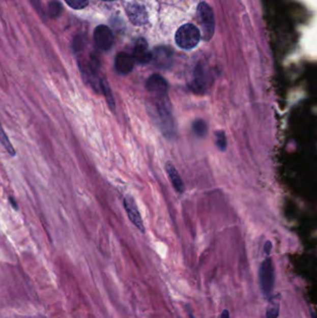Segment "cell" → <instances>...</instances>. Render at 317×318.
Masks as SVG:
<instances>
[{
  "label": "cell",
  "instance_id": "30bf717a",
  "mask_svg": "<svg viewBox=\"0 0 317 318\" xmlns=\"http://www.w3.org/2000/svg\"><path fill=\"white\" fill-rule=\"evenodd\" d=\"M132 57H133L134 61H137L139 64H141V65L148 64L152 60V53H151L147 42L145 39L140 38L136 42Z\"/></svg>",
  "mask_w": 317,
  "mask_h": 318
},
{
  "label": "cell",
  "instance_id": "3957f363",
  "mask_svg": "<svg viewBox=\"0 0 317 318\" xmlns=\"http://www.w3.org/2000/svg\"><path fill=\"white\" fill-rule=\"evenodd\" d=\"M199 40L200 31L197 27L191 23L180 27L175 36L176 43L180 48L183 49H194L199 43Z\"/></svg>",
  "mask_w": 317,
  "mask_h": 318
},
{
  "label": "cell",
  "instance_id": "277c9868",
  "mask_svg": "<svg viewBox=\"0 0 317 318\" xmlns=\"http://www.w3.org/2000/svg\"><path fill=\"white\" fill-rule=\"evenodd\" d=\"M197 13H198L199 22L202 28L204 39L210 40L214 34V28H215L214 15H213L212 10L210 9V6L203 2L198 6Z\"/></svg>",
  "mask_w": 317,
  "mask_h": 318
},
{
  "label": "cell",
  "instance_id": "9a60e30c",
  "mask_svg": "<svg viewBox=\"0 0 317 318\" xmlns=\"http://www.w3.org/2000/svg\"><path fill=\"white\" fill-rule=\"evenodd\" d=\"M0 143L4 146V148L11 155V157H15L16 156V152L14 150L13 146H12L11 141L9 140L8 136L6 135L5 131L3 130L1 124H0Z\"/></svg>",
  "mask_w": 317,
  "mask_h": 318
},
{
  "label": "cell",
  "instance_id": "7a4b0ae2",
  "mask_svg": "<svg viewBox=\"0 0 317 318\" xmlns=\"http://www.w3.org/2000/svg\"><path fill=\"white\" fill-rule=\"evenodd\" d=\"M157 99L158 100L156 103V111L158 114L162 131L167 138H172L175 135V122L172 115L168 96H164Z\"/></svg>",
  "mask_w": 317,
  "mask_h": 318
},
{
  "label": "cell",
  "instance_id": "8fae6325",
  "mask_svg": "<svg viewBox=\"0 0 317 318\" xmlns=\"http://www.w3.org/2000/svg\"><path fill=\"white\" fill-rule=\"evenodd\" d=\"M166 170H167V174H168L169 180L171 181L173 187L175 188L178 193H180V194L183 193L184 190H185V187H184L183 180H182L180 174L178 172L176 167H174V165L170 162H167Z\"/></svg>",
  "mask_w": 317,
  "mask_h": 318
},
{
  "label": "cell",
  "instance_id": "9c48e42d",
  "mask_svg": "<svg viewBox=\"0 0 317 318\" xmlns=\"http://www.w3.org/2000/svg\"><path fill=\"white\" fill-rule=\"evenodd\" d=\"M127 13L129 20L136 25H142L147 22V12L146 8L138 4L132 3L127 8Z\"/></svg>",
  "mask_w": 317,
  "mask_h": 318
},
{
  "label": "cell",
  "instance_id": "2e32d148",
  "mask_svg": "<svg viewBox=\"0 0 317 318\" xmlns=\"http://www.w3.org/2000/svg\"><path fill=\"white\" fill-rule=\"evenodd\" d=\"M193 130L197 137L203 138L208 133V125L203 119H196L193 124Z\"/></svg>",
  "mask_w": 317,
  "mask_h": 318
},
{
  "label": "cell",
  "instance_id": "e0dca14e",
  "mask_svg": "<svg viewBox=\"0 0 317 318\" xmlns=\"http://www.w3.org/2000/svg\"><path fill=\"white\" fill-rule=\"evenodd\" d=\"M216 144L220 151H225L227 148V138L225 133L222 130H219L215 133Z\"/></svg>",
  "mask_w": 317,
  "mask_h": 318
},
{
  "label": "cell",
  "instance_id": "7402d4cb",
  "mask_svg": "<svg viewBox=\"0 0 317 318\" xmlns=\"http://www.w3.org/2000/svg\"><path fill=\"white\" fill-rule=\"evenodd\" d=\"M10 202H11V205H12V207L14 208V210H17V209H18V207H17L16 201L13 199L12 197H10Z\"/></svg>",
  "mask_w": 317,
  "mask_h": 318
},
{
  "label": "cell",
  "instance_id": "ac0fdd59",
  "mask_svg": "<svg viewBox=\"0 0 317 318\" xmlns=\"http://www.w3.org/2000/svg\"><path fill=\"white\" fill-rule=\"evenodd\" d=\"M65 2L75 10L84 9L89 4V0H65Z\"/></svg>",
  "mask_w": 317,
  "mask_h": 318
},
{
  "label": "cell",
  "instance_id": "ba28073f",
  "mask_svg": "<svg viewBox=\"0 0 317 318\" xmlns=\"http://www.w3.org/2000/svg\"><path fill=\"white\" fill-rule=\"evenodd\" d=\"M135 61L130 54L127 52H120L116 57L114 66L116 70L120 75H128L133 70Z\"/></svg>",
  "mask_w": 317,
  "mask_h": 318
},
{
  "label": "cell",
  "instance_id": "8992f818",
  "mask_svg": "<svg viewBox=\"0 0 317 318\" xmlns=\"http://www.w3.org/2000/svg\"><path fill=\"white\" fill-rule=\"evenodd\" d=\"M146 89L157 98L167 96L168 84L160 75H153L146 81Z\"/></svg>",
  "mask_w": 317,
  "mask_h": 318
},
{
  "label": "cell",
  "instance_id": "d6986e66",
  "mask_svg": "<svg viewBox=\"0 0 317 318\" xmlns=\"http://www.w3.org/2000/svg\"><path fill=\"white\" fill-rule=\"evenodd\" d=\"M61 7H62V6L60 5L58 2H56V1L51 2L49 6V14L53 17L58 16L60 14V12H61V10H62Z\"/></svg>",
  "mask_w": 317,
  "mask_h": 318
},
{
  "label": "cell",
  "instance_id": "52a82bcc",
  "mask_svg": "<svg viewBox=\"0 0 317 318\" xmlns=\"http://www.w3.org/2000/svg\"><path fill=\"white\" fill-rule=\"evenodd\" d=\"M94 41L99 49L102 50H108L113 46V33L110 30L109 27L100 25L94 31Z\"/></svg>",
  "mask_w": 317,
  "mask_h": 318
},
{
  "label": "cell",
  "instance_id": "4fadbf2b",
  "mask_svg": "<svg viewBox=\"0 0 317 318\" xmlns=\"http://www.w3.org/2000/svg\"><path fill=\"white\" fill-rule=\"evenodd\" d=\"M152 58L155 60L156 65L162 68H167L171 63V56L167 49H157L155 55H152Z\"/></svg>",
  "mask_w": 317,
  "mask_h": 318
},
{
  "label": "cell",
  "instance_id": "5b68a950",
  "mask_svg": "<svg viewBox=\"0 0 317 318\" xmlns=\"http://www.w3.org/2000/svg\"><path fill=\"white\" fill-rule=\"evenodd\" d=\"M124 208L127 211V214L129 216V220L137 227L140 232L145 233V225H143V221L141 219L140 211L137 207V204L133 199L132 196L127 195L124 198Z\"/></svg>",
  "mask_w": 317,
  "mask_h": 318
},
{
  "label": "cell",
  "instance_id": "603a6c76",
  "mask_svg": "<svg viewBox=\"0 0 317 318\" xmlns=\"http://www.w3.org/2000/svg\"><path fill=\"white\" fill-rule=\"evenodd\" d=\"M188 313H189V318H195V317H194V314H193V313H192V312H191V311H190V310H189V311H188Z\"/></svg>",
  "mask_w": 317,
  "mask_h": 318
},
{
  "label": "cell",
  "instance_id": "7c38bea8",
  "mask_svg": "<svg viewBox=\"0 0 317 318\" xmlns=\"http://www.w3.org/2000/svg\"><path fill=\"white\" fill-rule=\"evenodd\" d=\"M269 302L266 308V318H278L280 313V296L272 295L268 298Z\"/></svg>",
  "mask_w": 317,
  "mask_h": 318
},
{
  "label": "cell",
  "instance_id": "5bb4252c",
  "mask_svg": "<svg viewBox=\"0 0 317 318\" xmlns=\"http://www.w3.org/2000/svg\"><path fill=\"white\" fill-rule=\"evenodd\" d=\"M100 85H101V90L104 94L105 100L107 102L109 107L111 108L112 111H114L116 109V103H114V99H113V93L111 91V88L109 86L107 81L105 79H102L100 81Z\"/></svg>",
  "mask_w": 317,
  "mask_h": 318
},
{
  "label": "cell",
  "instance_id": "44dd1931",
  "mask_svg": "<svg viewBox=\"0 0 317 318\" xmlns=\"http://www.w3.org/2000/svg\"><path fill=\"white\" fill-rule=\"evenodd\" d=\"M220 318H231L230 317V313H229V311H228L227 309H224V310L222 311L221 314H220Z\"/></svg>",
  "mask_w": 317,
  "mask_h": 318
},
{
  "label": "cell",
  "instance_id": "ffe728a7",
  "mask_svg": "<svg viewBox=\"0 0 317 318\" xmlns=\"http://www.w3.org/2000/svg\"><path fill=\"white\" fill-rule=\"evenodd\" d=\"M271 249H272V243L270 242V241H267V242L265 243V245H264V252L266 253L267 256L270 255Z\"/></svg>",
  "mask_w": 317,
  "mask_h": 318
},
{
  "label": "cell",
  "instance_id": "cb8c5ba5",
  "mask_svg": "<svg viewBox=\"0 0 317 318\" xmlns=\"http://www.w3.org/2000/svg\"><path fill=\"white\" fill-rule=\"evenodd\" d=\"M104 1H113V0H104Z\"/></svg>",
  "mask_w": 317,
  "mask_h": 318
},
{
  "label": "cell",
  "instance_id": "6da1fadb",
  "mask_svg": "<svg viewBox=\"0 0 317 318\" xmlns=\"http://www.w3.org/2000/svg\"><path fill=\"white\" fill-rule=\"evenodd\" d=\"M258 285L265 298H270L274 293L275 286V270L273 259L267 257L258 269Z\"/></svg>",
  "mask_w": 317,
  "mask_h": 318
}]
</instances>
